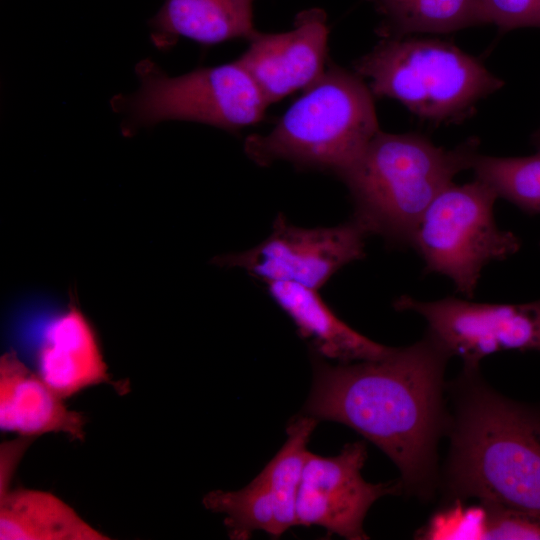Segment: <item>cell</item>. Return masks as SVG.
<instances>
[{
	"mask_svg": "<svg viewBox=\"0 0 540 540\" xmlns=\"http://www.w3.org/2000/svg\"><path fill=\"white\" fill-rule=\"evenodd\" d=\"M148 24L159 49L172 47L179 38L206 45L248 40L257 31L253 0H165Z\"/></svg>",
	"mask_w": 540,
	"mask_h": 540,
	"instance_id": "2e32d148",
	"label": "cell"
},
{
	"mask_svg": "<svg viewBox=\"0 0 540 540\" xmlns=\"http://www.w3.org/2000/svg\"><path fill=\"white\" fill-rule=\"evenodd\" d=\"M26 440L13 442L9 445L4 444L1 447V452H3L9 457V461L1 457L0 493L10 489L9 482L11 480L12 473L14 472V467L17 464L15 460L19 459L20 456H22L23 451L25 450L28 443Z\"/></svg>",
	"mask_w": 540,
	"mask_h": 540,
	"instance_id": "603a6c76",
	"label": "cell"
},
{
	"mask_svg": "<svg viewBox=\"0 0 540 540\" xmlns=\"http://www.w3.org/2000/svg\"><path fill=\"white\" fill-rule=\"evenodd\" d=\"M317 423L306 414L295 418L286 429L283 446L247 486L213 490L204 496L206 509L224 515L231 538L247 539L255 531L280 537L297 525V497Z\"/></svg>",
	"mask_w": 540,
	"mask_h": 540,
	"instance_id": "30bf717a",
	"label": "cell"
},
{
	"mask_svg": "<svg viewBox=\"0 0 540 540\" xmlns=\"http://www.w3.org/2000/svg\"><path fill=\"white\" fill-rule=\"evenodd\" d=\"M37 371L29 368L15 351L0 357V428L21 437L63 433L83 440L85 417L70 410Z\"/></svg>",
	"mask_w": 540,
	"mask_h": 540,
	"instance_id": "4fadbf2b",
	"label": "cell"
},
{
	"mask_svg": "<svg viewBox=\"0 0 540 540\" xmlns=\"http://www.w3.org/2000/svg\"><path fill=\"white\" fill-rule=\"evenodd\" d=\"M380 131L366 81L331 61L266 134H252L246 155L260 166L287 161L300 168L347 169Z\"/></svg>",
	"mask_w": 540,
	"mask_h": 540,
	"instance_id": "277c9868",
	"label": "cell"
},
{
	"mask_svg": "<svg viewBox=\"0 0 540 540\" xmlns=\"http://www.w3.org/2000/svg\"><path fill=\"white\" fill-rule=\"evenodd\" d=\"M483 23L502 31L540 27V0H480Z\"/></svg>",
	"mask_w": 540,
	"mask_h": 540,
	"instance_id": "7402d4cb",
	"label": "cell"
},
{
	"mask_svg": "<svg viewBox=\"0 0 540 540\" xmlns=\"http://www.w3.org/2000/svg\"><path fill=\"white\" fill-rule=\"evenodd\" d=\"M1 540H107L69 504L42 490L0 493Z\"/></svg>",
	"mask_w": 540,
	"mask_h": 540,
	"instance_id": "e0dca14e",
	"label": "cell"
},
{
	"mask_svg": "<svg viewBox=\"0 0 540 540\" xmlns=\"http://www.w3.org/2000/svg\"><path fill=\"white\" fill-rule=\"evenodd\" d=\"M36 367L45 383L63 399L110 383L97 335L84 313L73 305L47 325Z\"/></svg>",
	"mask_w": 540,
	"mask_h": 540,
	"instance_id": "5bb4252c",
	"label": "cell"
},
{
	"mask_svg": "<svg viewBox=\"0 0 540 540\" xmlns=\"http://www.w3.org/2000/svg\"><path fill=\"white\" fill-rule=\"evenodd\" d=\"M367 458L365 442L346 444L335 456L309 453L299 487L297 525L319 526L349 540L368 539L363 523L381 497L400 494L399 481L372 484L361 470Z\"/></svg>",
	"mask_w": 540,
	"mask_h": 540,
	"instance_id": "8fae6325",
	"label": "cell"
},
{
	"mask_svg": "<svg viewBox=\"0 0 540 540\" xmlns=\"http://www.w3.org/2000/svg\"><path fill=\"white\" fill-rule=\"evenodd\" d=\"M353 67L374 97L397 100L437 125L464 121L480 100L504 85L456 45L412 35L381 38Z\"/></svg>",
	"mask_w": 540,
	"mask_h": 540,
	"instance_id": "5b68a950",
	"label": "cell"
},
{
	"mask_svg": "<svg viewBox=\"0 0 540 540\" xmlns=\"http://www.w3.org/2000/svg\"><path fill=\"white\" fill-rule=\"evenodd\" d=\"M480 504L485 511L481 539L540 540V514L498 504Z\"/></svg>",
	"mask_w": 540,
	"mask_h": 540,
	"instance_id": "ffe728a7",
	"label": "cell"
},
{
	"mask_svg": "<svg viewBox=\"0 0 540 540\" xmlns=\"http://www.w3.org/2000/svg\"><path fill=\"white\" fill-rule=\"evenodd\" d=\"M437 514L422 532L424 539H481L485 511L478 507L463 508L461 502Z\"/></svg>",
	"mask_w": 540,
	"mask_h": 540,
	"instance_id": "44dd1931",
	"label": "cell"
},
{
	"mask_svg": "<svg viewBox=\"0 0 540 540\" xmlns=\"http://www.w3.org/2000/svg\"><path fill=\"white\" fill-rule=\"evenodd\" d=\"M478 147L477 138L446 149L418 133L380 130L338 175L352 196L354 219L369 234L411 246L428 206L457 174L471 169Z\"/></svg>",
	"mask_w": 540,
	"mask_h": 540,
	"instance_id": "3957f363",
	"label": "cell"
},
{
	"mask_svg": "<svg viewBox=\"0 0 540 540\" xmlns=\"http://www.w3.org/2000/svg\"><path fill=\"white\" fill-rule=\"evenodd\" d=\"M399 310L422 316L429 333L465 369H479L493 353L516 350L540 352V300L523 304L476 303L455 297L420 301L409 296Z\"/></svg>",
	"mask_w": 540,
	"mask_h": 540,
	"instance_id": "ba28073f",
	"label": "cell"
},
{
	"mask_svg": "<svg viewBox=\"0 0 540 540\" xmlns=\"http://www.w3.org/2000/svg\"><path fill=\"white\" fill-rule=\"evenodd\" d=\"M328 35L326 13L319 8L307 9L297 14L289 31H256L236 61L270 105L305 90L323 75L329 63Z\"/></svg>",
	"mask_w": 540,
	"mask_h": 540,
	"instance_id": "7c38bea8",
	"label": "cell"
},
{
	"mask_svg": "<svg viewBox=\"0 0 540 540\" xmlns=\"http://www.w3.org/2000/svg\"><path fill=\"white\" fill-rule=\"evenodd\" d=\"M451 357L426 333L377 360H318L304 412L361 434L398 467L402 490L429 499L439 485L437 448L448 422L444 372Z\"/></svg>",
	"mask_w": 540,
	"mask_h": 540,
	"instance_id": "6da1fadb",
	"label": "cell"
},
{
	"mask_svg": "<svg viewBox=\"0 0 540 540\" xmlns=\"http://www.w3.org/2000/svg\"><path fill=\"white\" fill-rule=\"evenodd\" d=\"M533 142L540 149V128L533 135Z\"/></svg>",
	"mask_w": 540,
	"mask_h": 540,
	"instance_id": "cb8c5ba5",
	"label": "cell"
},
{
	"mask_svg": "<svg viewBox=\"0 0 540 540\" xmlns=\"http://www.w3.org/2000/svg\"><path fill=\"white\" fill-rule=\"evenodd\" d=\"M266 285L271 298L291 318L300 335L324 357L338 363L377 360L393 349L344 323L321 299L318 290L285 281Z\"/></svg>",
	"mask_w": 540,
	"mask_h": 540,
	"instance_id": "9a60e30c",
	"label": "cell"
},
{
	"mask_svg": "<svg viewBox=\"0 0 540 540\" xmlns=\"http://www.w3.org/2000/svg\"><path fill=\"white\" fill-rule=\"evenodd\" d=\"M497 198L480 179L462 185L452 182L428 206L412 237L411 246L425 262V272L447 276L467 298L473 297L484 266L520 248L519 238L495 222Z\"/></svg>",
	"mask_w": 540,
	"mask_h": 540,
	"instance_id": "52a82bcc",
	"label": "cell"
},
{
	"mask_svg": "<svg viewBox=\"0 0 540 540\" xmlns=\"http://www.w3.org/2000/svg\"><path fill=\"white\" fill-rule=\"evenodd\" d=\"M135 72L138 87L111 100L125 133L175 120L234 131L261 121L269 106L236 60L171 76L145 59Z\"/></svg>",
	"mask_w": 540,
	"mask_h": 540,
	"instance_id": "8992f818",
	"label": "cell"
},
{
	"mask_svg": "<svg viewBox=\"0 0 540 540\" xmlns=\"http://www.w3.org/2000/svg\"><path fill=\"white\" fill-rule=\"evenodd\" d=\"M446 390L452 407L441 478L445 497L540 514V407L495 391L479 369L463 368Z\"/></svg>",
	"mask_w": 540,
	"mask_h": 540,
	"instance_id": "7a4b0ae2",
	"label": "cell"
},
{
	"mask_svg": "<svg viewBox=\"0 0 540 540\" xmlns=\"http://www.w3.org/2000/svg\"><path fill=\"white\" fill-rule=\"evenodd\" d=\"M370 235L356 220L329 228H300L279 215L259 245L219 257L216 263L245 269L265 283L285 281L314 290L338 270L364 256Z\"/></svg>",
	"mask_w": 540,
	"mask_h": 540,
	"instance_id": "9c48e42d",
	"label": "cell"
},
{
	"mask_svg": "<svg viewBox=\"0 0 540 540\" xmlns=\"http://www.w3.org/2000/svg\"><path fill=\"white\" fill-rule=\"evenodd\" d=\"M471 169L475 178L489 184L523 211L540 213V149L525 157H494L477 154Z\"/></svg>",
	"mask_w": 540,
	"mask_h": 540,
	"instance_id": "d6986e66",
	"label": "cell"
},
{
	"mask_svg": "<svg viewBox=\"0 0 540 540\" xmlns=\"http://www.w3.org/2000/svg\"><path fill=\"white\" fill-rule=\"evenodd\" d=\"M382 21L381 38L414 33H448L484 24L480 0H369Z\"/></svg>",
	"mask_w": 540,
	"mask_h": 540,
	"instance_id": "ac0fdd59",
	"label": "cell"
}]
</instances>
